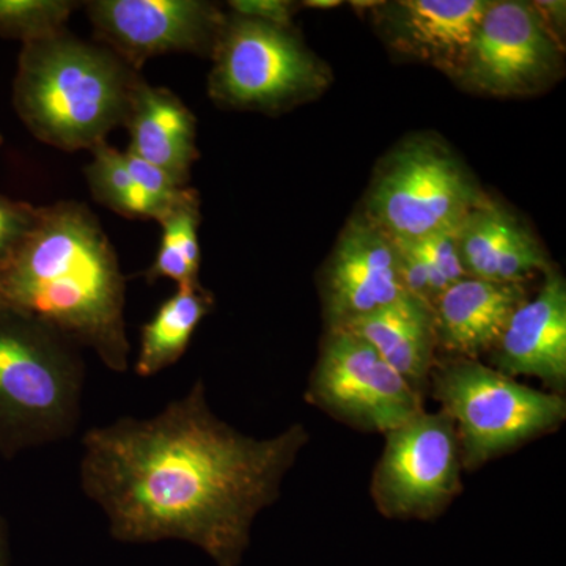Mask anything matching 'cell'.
<instances>
[{
  "label": "cell",
  "mask_w": 566,
  "mask_h": 566,
  "mask_svg": "<svg viewBox=\"0 0 566 566\" xmlns=\"http://www.w3.org/2000/svg\"><path fill=\"white\" fill-rule=\"evenodd\" d=\"M125 126L129 155L158 167L177 185L189 186L193 163L200 155L197 118L180 96L142 81L134 92Z\"/></svg>",
  "instance_id": "obj_17"
},
{
  "label": "cell",
  "mask_w": 566,
  "mask_h": 566,
  "mask_svg": "<svg viewBox=\"0 0 566 566\" xmlns=\"http://www.w3.org/2000/svg\"><path fill=\"white\" fill-rule=\"evenodd\" d=\"M485 199L449 148L420 137L386 159L360 214L392 240H422L457 226Z\"/></svg>",
  "instance_id": "obj_7"
},
{
  "label": "cell",
  "mask_w": 566,
  "mask_h": 566,
  "mask_svg": "<svg viewBox=\"0 0 566 566\" xmlns=\"http://www.w3.org/2000/svg\"><path fill=\"white\" fill-rule=\"evenodd\" d=\"M308 441L301 423L266 439L241 433L212 412L199 378L156 416L85 431L81 490L117 542L177 539L218 566H238L256 516L281 497Z\"/></svg>",
  "instance_id": "obj_1"
},
{
  "label": "cell",
  "mask_w": 566,
  "mask_h": 566,
  "mask_svg": "<svg viewBox=\"0 0 566 566\" xmlns=\"http://www.w3.org/2000/svg\"><path fill=\"white\" fill-rule=\"evenodd\" d=\"M36 210L39 207L0 193V260L6 259L11 249L31 230Z\"/></svg>",
  "instance_id": "obj_24"
},
{
  "label": "cell",
  "mask_w": 566,
  "mask_h": 566,
  "mask_svg": "<svg viewBox=\"0 0 566 566\" xmlns=\"http://www.w3.org/2000/svg\"><path fill=\"white\" fill-rule=\"evenodd\" d=\"M562 61L560 39L534 2L490 0L453 81L483 95H534L557 80Z\"/></svg>",
  "instance_id": "obj_9"
},
{
  "label": "cell",
  "mask_w": 566,
  "mask_h": 566,
  "mask_svg": "<svg viewBox=\"0 0 566 566\" xmlns=\"http://www.w3.org/2000/svg\"><path fill=\"white\" fill-rule=\"evenodd\" d=\"M340 327L363 338L419 392L427 385L438 348L431 305L405 294L374 314Z\"/></svg>",
  "instance_id": "obj_18"
},
{
  "label": "cell",
  "mask_w": 566,
  "mask_h": 566,
  "mask_svg": "<svg viewBox=\"0 0 566 566\" xmlns=\"http://www.w3.org/2000/svg\"><path fill=\"white\" fill-rule=\"evenodd\" d=\"M208 93L226 109L282 112L319 95L326 65L292 28L227 17L211 54Z\"/></svg>",
  "instance_id": "obj_6"
},
{
  "label": "cell",
  "mask_w": 566,
  "mask_h": 566,
  "mask_svg": "<svg viewBox=\"0 0 566 566\" xmlns=\"http://www.w3.org/2000/svg\"><path fill=\"white\" fill-rule=\"evenodd\" d=\"M526 300L523 283L461 279L433 305L438 348L469 360L494 352L510 319Z\"/></svg>",
  "instance_id": "obj_15"
},
{
  "label": "cell",
  "mask_w": 566,
  "mask_h": 566,
  "mask_svg": "<svg viewBox=\"0 0 566 566\" xmlns=\"http://www.w3.org/2000/svg\"><path fill=\"white\" fill-rule=\"evenodd\" d=\"M91 151L93 159L85 166V177L93 199L123 218L158 222L181 193L170 202L156 197L134 178L126 153L107 142Z\"/></svg>",
  "instance_id": "obj_21"
},
{
  "label": "cell",
  "mask_w": 566,
  "mask_h": 566,
  "mask_svg": "<svg viewBox=\"0 0 566 566\" xmlns=\"http://www.w3.org/2000/svg\"><path fill=\"white\" fill-rule=\"evenodd\" d=\"M433 395L452 419L469 471L564 423L566 401L515 381L476 360L431 370Z\"/></svg>",
  "instance_id": "obj_5"
},
{
  "label": "cell",
  "mask_w": 566,
  "mask_h": 566,
  "mask_svg": "<svg viewBox=\"0 0 566 566\" xmlns=\"http://www.w3.org/2000/svg\"><path fill=\"white\" fill-rule=\"evenodd\" d=\"M460 223L428 234L422 240H412L416 241L420 255L427 264L434 303L449 286L468 277L461 263L460 243H458Z\"/></svg>",
  "instance_id": "obj_23"
},
{
  "label": "cell",
  "mask_w": 566,
  "mask_h": 566,
  "mask_svg": "<svg viewBox=\"0 0 566 566\" xmlns=\"http://www.w3.org/2000/svg\"><path fill=\"white\" fill-rule=\"evenodd\" d=\"M0 566H11L9 532L2 516H0Z\"/></svg>",
  "instance_id": "obj_27"
},
{
  "label": "cell",
  "mask_w": 566,
  "mask_h": 566,
  "mask_svg": "<svg viewBox=\"0 0 566 566\" xmlns=\"http://www.w3.org/2000/svg\"><path fill=\"white\" fill-rule=\"evenodd\" d=\"M96 39L133 70L174 52L211 57L226 14L203 0H92L85 2Z\"/></svg>",
  "instance_id": "obj_11"
},
{
  "label": "cell",
  "mask_w": 566,
  "mask_h": 566,
  "mask_svg": "<svg viewBox=\"0 0 566 566\" xmlns=\"http://www.w3.org/2000/svg\"><path fill=\"white\" fill-rule=\"evenodd\" d=\"M233 14L249 20L270 22L281 28H292L296 7L289 0H232L229 2Z\"/></svg>",
  "instance_id": "obj_25"
},
{
  "label": "cell",
  "mask_w": 566,
  "mask_h": 566,
  "mask_svg": "<svg viewBox=\"0 0 566 566\" xmlns=\"http://www.w3.org/2000/svg\"><path fill=\"white\" fill-rule=\"evenodd\" d=\"M490 0H398L375 3V20L392 50L455 77Z\"/></svg>",
  "instance_id": "obj_13"
},
{
  "label": "cell",
  "mask_w": 566,
  "mask_h": 566,
  "mask_svg": "<svg viewBox=\"0 0 566 566\" xmlns=\"http://www.w3.org/2000/svg\"><path fill=\"white\" fill-rule=\"evenodd\" d=\"M394 241L363 214L345 227L324 274L329 331L405 296Z\"/></svg>",
  "instance_id": "obj_12"
},
{
  "label": "cell",
  "mask_w": 566,
  "mask_h": 566,
  "mask_svg": "<svg viewBox=\"0 0 566 566\" xmlns=\"http://www.w3.org/2000/svg\"><path fill=\"white\" fill-rule=\"evenodd\" d=\"M82 349L31 316L0 308V455L70 439L82 419Z\"/></svg>",
  "instance_id": "obj_4"
},
{
  "label": "cell",
  "mask_w": 566,
  "mask_h": 566,
  "mask_svg": "<svg viewBox=\"0 0 566 566\" xmlns=\"http://www.w3.org/2000/svg\"><path fill=\"white\" fill-rule=\"evenodd\" d=\"M307 401L346 423L385 434L423 412L422 394L342 327L327 335Z\"/></svg>",
  "instance_id": "obj_10"
},
{
  "label": "cell",
  "mask_w": 566,
  "mask_h": 566,
  "mask_svg": "<svg viewBox=\"0 0 566 566\" xmlns=\"http://www.w3.org/2000/svg\"><path fill=\"white\" fill-rule=\"evenodd\" d=\"M2 144H3V136H2V133H0V147H2Z\"/></svg>",
  "instance_id": "obj_29"
},
{
  "label": "cell",
  "mask_w": 566,
  "mask_h": 566,
  "mask_svg": "<svg viewBox=\"0 0 566 566\" xmlns=\"http://www.w3.org/2000/svg\"><path fill=\"white\" fill-rule=\"evenodd\" d=\"M142 81L109 48L66 31L22 44L13 106L36 139L63 151H91L125 125Z\"/></svg>",
  "instance_id": "obj_3"
},
{
  "label": "cell",
  "mask_w": 566,
  "mask_h": 566,
  "mask_svg": "<svg viewBox=\"0 0 566 566\" xmlns=\"http://www.w3.org/2000/svg\"><path fill=\"white\" fill-rule=\"evenodd\" d=\"M76 0H0V36L22 44L54 39L66 32Z\"/></svg>",
  "instance_id": "obj_22"
},
{
  "label": "cell",
  "mask_w": 566,
  "mask_h": 566,
  "mask_svg": "<svg viewBox=\"0 0 566 566\" xmlns=\"http://www.w3.org/2000/svg\"><path fill=\"white\" fill-rule=\"evenodd\" d=\"M212 308L214 297L202 285L177 286L142 326L139 353L134 363L136 375L153 378L180 363Z\"/></svg>",
  "instance_id": "obj_19"
},
{
  "label": "cell",
  "mask_w": 566,
  "mask_h": 566,
  "mask_svg": "<svg viewBox=\"0 0 566 566\" xmlns=\"http://www.w3.org/2000/svg\"><path fill=\"white\" fill-rule=\"evenodd\" d=\"M534 7L538 11L539 17L543 18V21L546 22L547 28L558 36V32L565 25V2L547 0V2H534Z\"/></svg>",
  "instance_id": "obj_26"
},
{
  "label": "cell",
  "mask_w": 566,
  "mask_h": 566,
  "mask_svg": "<svg viewBox=\"0 0 566 566\" xmlns=\"http://www.w3.org/2000/svg\"><path fill=\"white\" fill-rule=\"evenodd\" d=\"M126 282L98 216L82 202L39 207L35 222L0 260V308L31 316L114 374L129 368Z\"/></svg>",
  "instance_id": "obj_2"
},
{
  "label": "cell",
  "mask_w": 566,
  "mask_h": 566,
  "mask_svg": "<svg viewBox=\"0 0 566 566\" xmlns=\"http://www.w3.org/2000/svg\"><path fill=\"white\" fill-rule=\"evenodd\" d=\"M305 7L308 9H335V7L342 6L340 0H307L304 2Z\"/></svg>",
  "instance_id": "obj_28"
},
{
  "label": "cell",
  "mask_w": 566,
  "mask_h": 566,
  "mask_svg": "<svg viewBox=\"0 0 566 566\" xmlns=\"http://www.w3.org/2000/svg\"><path fill=\"white\" fill-rule=\"evenodd\" d=\"M458 243L468 277L524 285L535 273L551 270L535 234L490 197L461 221Z\"/></svg>",
  "instance_id": "obj_16"
},
{
  "label": "cell",
  "mask_w": 566,
  "mask_h": 566,
  "mask_svg": "<svg viewBox=\"0 0 566 566\" xmlns=\"http://www.w3.org/2000/svg\"><path fill=\"white\" fill-rule=\"evenodd\" d=\"M493 364L510 378L532 376L553 389H565L566 285L556 271H547L534 300L517 307L494 348Z\"/></svg>",
  "instance_id": "obj_14"
},
{
  "label": "cell",
  "mask_w": 566,
  "mask_h": 566,
  "mask_svg": "<svg viewBox=\"0 0 566 566\" xmlns=\"http://www.w3.org/2000/svg\"><path fill=\"white\" fill-rule=\"evenodd\" d=\"M460 441L446 412H420L386 433L371 479L376 509L387 517L433 520L461 491Z\"/></svg>",
  "instance_id": "obj_8"
},
{
  "label": "cell",
  "mask_w": 566,
  "mask_h": 566,
  "mask_svg": "<svg viewBox=\"0 0 566 566\" xmlns=\"http://www.w3.org/2000/svg\"><path fill=\"white\" fill-rule=\"evenodd\" d=\"M200 221L202 214L199 192L188 186L158 221L161 223L163 234L158 253L144 273L148 285L161 279H169L177 286L202 285L199 279L202 263Z\"/></svg>",
  "instance_id": "obj_20"
}]
</instances>
